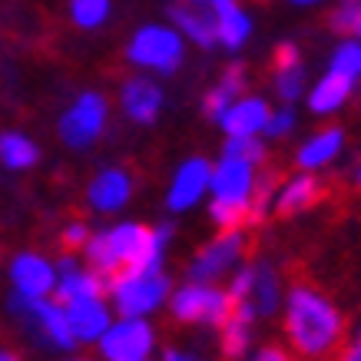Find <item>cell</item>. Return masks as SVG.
<instances>
[{
  "mask_svg": "<svg viewBox=\"0 0 361 361\" xmlns=\"http://www.w3.org/2000/svg\"><path fill=\"white\" fill-rule=\"evenodd\" d=\"M169 17H173L176 27H179L183 33H189V40H196L202 50H209V47L219 44L216 20L206 17L202 11H196V7H189L186 0H183V4H173V7H169Z\"/></svg>",
  "mask_w": 361,
  "mask_h": 361,
  "instance_id": "18",
  "label": "cell"
},
{
  "mask_svg": "<svg viewBox=\"0 0 361 361\" xmlns=\"http://www.w3.org/2000/svg\"><path fill=\"white\" fill-rule=\"evenodd\" d=\"M103 126H106V99L99 93H83L60 120V136H63L66 146L80 149V146H90L97 140Z\"/></svg>",
  "mask_w": 361,
  "mask_h": 361,
  "instance_id": "5",
  "label": "cell"
},
{
  "mask_svg": "<svg viewBox=\"0 0 361 361\" xmlns=\"http://www.w3.org/2000/svg\"><path fill=\"white\" fill-rule=\"evenodd\" d=\"M0 361H20V358H17L13 351H0Z\"/></svg>",
  "mask_w": 361,
  "mask_h": 361,
  "instance_id": "34",
  "label": "cell"
},
{
  "mask_svg": "<svg viewBox=\"0 0 361 361\" xmlns=\"http://www.w3.org/2000/svg\"><path fill=\"white\" fill-rule=\"evenodd\" d=\"M209 179H212V169H209L206 159H189L179 176L173 179V189H169V209H186L192 206L199 196H202V189L209 186Z\"/></svg>",
  "mask_w": 361,
  "mask_h": 361,
  "instance_id": "14",
  "label": "cell"
},
{
  "mask_svg": "<svg viewBox=\"0 0 361 361\" xmlns=\"http://www.w3.org/2000/svg\"><path fill=\"white\" fill-rule=\"evenodd\" d=\"M0 159L11 166V169H27V166H33L40 159V153H37V146H33L27 136H20V133H4V136H0Z\"/></svg>",
  "mask_w": 361,
  "mask_h": 361,
  "instance_id": "24",
  "label": "cell"
},
{
  "mask_svg": "<svg viewBox=\"0 0 361 361\" xmlns=\"http://www.w3.org/2000/svg\"><path fill=\"white\" fill-rule=\"evenodd\" d=\"M103 338V358L106 361H142L153 348V331L136 318H126L110 331L99 335Z\"/></svg>",
  "mask_w": 361,
  "mask_h": 361,
  "instance_id": "8",
  "label": "cell"
},
{
  "mask_svg": "<svg viewBox=\"0 0 361 361\" xmlns=\"http://www.w3.org/2000/svg\"><path fill=\"white\" fill-rule=\"evenodd\" d=\"M169 232H173L169 226H159V229L120 226L113 232H99L97 239L87 242L93 275L103 282L106 292H116L123 282H130L142 272H153Z\"/></svg>",
  "mask_w": 361,
  "mask_h": 361,
  "instance_id": "2",
  "label": "cell"
},
{
  "mask_svg": "<svg viewBox=\"0 0 361 361\" xmlns=\"http://www.w3.org/2000/svg\"><path fill=\"white\" fill-rule=\"evenodd\" d=\"M249 245L252 242L242 235V229H222V235H216V239L192 259V265H189V282H196V285L216 282L232 262H239Z\"/></svg>",
  "mask_w": 361,
  "mask_h": 361,
  "instance_id": "4",
  "label": "cell"
},
{
  "mask_svg": "<svg viewBox=\"0 0 361 361\" xmlns=\"http://www.w3.org/2000/svg\"><path fill=\"white\" fill-rule=\"evenodd\" d=\"M331 70L341 73V77H348V80L361 77V44L358 40H345V44H338V50L331 54Z\"/></svg>",
  "mask_w": 361,
  "mask_h": 361,
  "instance_id": "27",
  "label": "cell"
},
{
  "mask_svg": "<svg viewBox=\"0 0 361 361\" xmlns=\"http://www.w3.org/2000/svg\"><path fill=\"white\" fill-rule=\"evenodd\" d=\"M212 189L216 199H229V202H249L252 192V166L242 159H222V166L212 173Z\"/></svg>",
  "mask_w": 361,
  "mask_h": 361,
  "instance_id": "13",
  "label": "cell"
},
{
  "mask_svg": "<svg viewBox=\"0 0 361 361\" xmlns=\"http://www.w3.org/2000/svg\"><path fill=\"white\" fill-rule=\"evenodd\" d=\"M295 4H315V0H295Z\"/></svg>",
  "mask_w": 361,
  "mask_h": 361,
  "instance_id": "37",
  "label": "cell"
},
{
  "mask_svg": "<svg viewBox=\"0 0 361 361\" xmlns=\"http://www.w3.org/2000/svg\"><path fill=\"white\" fill-rule=\"evenodd\" d=\"M186 4H202V0H186Z\"/></svg>",
  "mask_w": 361,
  "mask_h": 361,
  "instance_id": "38",
  "label": "cell"
},
{
  "mask_svg": "<svg viewBox=\"0 0 361 361\" xmlns=\"http://www.w3.org/2000/svg\"><path fill=\"white\" fill-rule=\"evenodd\" d=\"M355 37H358V40H361V23H358V30H355Z\"/></svg>",
  "mask_w": 361,
  "mask_h": 361,
  "instance_id": "36",
  "label": "cell"
},
{
  "mask_svg": "<svg viewBox=\"0 0 361 361\" xmlns=\"http://www.w3.org/2000/svg\"><path fill=\"white\" fill-rule=\"evenodd\" d=\"M103 295H106V288H103V282H99L97 275L80 272L77 265H73V259L66 255L63 279L56 285V305L66 308V305H73V302H83V298H103Z\"/></svg>",
  "mask_w": 361,
  "mask_h": 361,
  "instance_id": "11",
  "label": "cell"
},
{
  "mask_svg": "<svg viewBox=\"0 0 361 361\" xmlns=\"http://www.w3.org/2000/svg\"><path fill=\"white\" fill-rule=\"evenodd\" d=\"M292 113L288 110H279V113H269V120H265V130H269V136H285V133L292 130Z\"/></svg>",
  "mask_w": 361,
  "mask_h": 361,
  "instance_id": "32",
  "label": "cell"
},
{
  "mask_svg": "<svg viewBox=\"0 0 361 361\" xmlns=\"http://www.w3.org/2000/svg\"><path fill=\"white\" fill-rule=\"evenodd\" d=\"M11 275L17 285V295L23 298H44L56 285L54 269L40 255H17V262L11 265Z\"/></svg>",
  "mask_w": 361,
  "mask_h": 361,
  "instance_id": "10",
  "label": "cell"
},
{
  "mask_svg": "<svg viewBox=\"0 0 361 361\" xmlns=\"http://www.w3.org/2000/svg\"><path fill=\"white\" fill-rule=\"evenodd\" d=\"M226 159H242V163H265V146L259 140H252V136H232L226 142Z\"/></svg>",
  "mask_w": 361,
  "mask_h": 361,
  "instance_id": "28",
  "label": "cell"
},
{
  "mask_svg": "<svg viewBox=\"0 0 361 361\" xmlns=\"http://www.w3.org/2000/svg\"><path fill=\"white\" fill-rule=\"evenodd\" d=\"M163 106V93L156 87L153 80H126V87H123V110L126 116L136 123H153L156 113Z\"/></svg>",
  "mask_w": 361,
  "mask_h": 361,
  "instance_id": "12",
  "label": "cell"
},
{
  "mask_svg": "<svg viewBox=\"0 0 361 361\" xmlns=\"http://www.w3.org/2000/svg\"><path fill=\"white\" fill-rule=\"evenodd\" d=\"M106 13H110V0H73L70 4V17L83 30L99 27V23L106 20Z\"/></svg>",
  "mask_w": 361,
  "mask_h": 361,
  "instance_id": "26",
  "label": "cell"
},
{
  "mask_svg": "<svg viewBox=\"0 0 361 361\" xmlns=\"http://www.w3.org/2000/svg\"><path fill=\"white\" fill-rule=\"evenodd\" d=\"M212 219L219 222L222 229H242V226H252L249 202H229V199H212Z\"/></svg>",
  "mask_w": 361,
  "mask_h": 361,
  "instance_id": "25",
  "label": "cell"
},
{
  "mask_svg": "<svg viewBox=\"0 0 361 361\" xmlns=\"http://www.w3.org/2000/svg\"><path fill=\"white\" fill-rule=\"evenodd\" d=\"M288 66H302V56H298L295 44H279L272 54V73L275 70H288Z\"/></svg>",
  "mask_w": 361,
  "mask_h": 361,
  "instance_id": "31",
  "label": "cell"
},
{
  "mask_svg": "<svg viewBox=\"0 0 361 361\" xmlns=\"http://www.w3.org/2000/svg\"><path fill=\"white\" fill-rule=\"evenodd\" d=\"M275 90H279V97L285 99V103H292V99H298V93H302V66H288V70H275Z\"/></svg>",
  "mask_w": 361,
  "mask_h": 361,
  "instance_id": "29",
  "label": "cell"
},
{
  "mask_svg": "<svg viewBox=\"0 0 361 361\" xmlns=\"http://www.w3.org/2000/svg\"><path fill=\"white\" fill-rule=\"evenodd\" d=\"M252 269V282H249V305L255 315H272L275 302H279V282H275V272L269 269V262H255Z\"/></svg>",
  "mask_w": 361,
  "mask_h": 361,
  "instance_id": "21",
  "label": "cell"
},
{
  "mask_svg": "<svg viewBox=\"0 0 361 361\" xmlns=\"http://www.w3.org/2000/svg\"><path fill=\"white\" fill-rule=\"evenodd\" d=\"M355 189L361 192V163H358V169H355Z\"/></svg>",
  "mask_w": 361,
  "mask_h": 361,
  "instance_id": "35",
  "label": "cell"
},
{
  "mask_svg": "<svg viewBox=\"0 0 361 361\" xmlns=\"http://www.w3.org/2000/svg\"><path fill=\"white\" fill-rule=\"evenodd\" d=\"M229 308V295L209 285H186L173 295V315L179 322H199V325H222Z\"/></svg>",
  "mask_w": 361,
  "mask_h": 361,
  "instance_id": "6",
  "label": "cell"
},
{
  "mask_svg": "<svg viewBox=\"0 0 361 361\" xmlns=\"http://www.w3.org/2000/svg\"><path fill=\"white\" fill-rule=\"evenodd\" d=\"M166 292H169L166 275L159 269H153V272H142L136 279H130V282H123L113 295H116V308H120L123 318H136V315L153 312L166 298Z\"/></svg>",
  "mask_w": 361,
  "mask_h": 361,
  "instance_id": "7",
  "label": "cell"
},
{
  "mask_svg": "<svg viewBox=\"0 0 361 361\" xmlns=\"http://www.w3.org/2000/svg\"><path fill=\"white\" fill-rule=\"evenodd\" d=\"M265 120H269V106L262 99H239L222 113V126L229 136H252L265 130Z\"/></svg>",
  "mask_w": 361,
  "mask_h": 361,
  "instance_id": "19",
  "label": "cell"
},
{
  "mask_svg": "<svg viewBox=\"0 0 361 361\" xmlns=\"http://www.w3.org/2000/svg\"><path fill=\"white\" fill-rule=\"evenodd\" d=\"M209 7L216 11V33H219V44L229 47V50H239L249 37V17L232 4V0H206Z\"/></svg>",
  "mask_w": 361,
  "mask_h": 361,
  "instance_id": "17",
  "label": "cell"
},
{
  "mask_svg": "<svg viewBox=\"0 0 361 361\" xmlns=\"http://www.w3.org/2000/svg\"><path fill=\"white\" fill-rule=\"evenodd\" d=\"M292 288H288V315H285V335L292 348L302 355V361H329L345 338V322L338 308L318 288L302 279L298 265H288Z\"/></svg>",
  "mask_w": 361,
  "mask_h": 361,
  "instance_id": "1",
  "label": "cell"
},
{
  "mask_svg": "<svg viewBox=\"0 0 361 361\" xmlns=\"http://www.w3.org/2000/svg\"><path fill=\"white\" fill-rule=\"evenodd\" d=\"M341 140H345V136H341L338 126H331V130L312 136V140L298 149V166H302V169H318V166L331 163L341 149Z\"/></svg>",
  "mask_w": 361,
  "mask_h": 361,
  "instance_id": "23",
  "label": "cell"
},
{
  "mask_svg": "<svg viewBox=\"0 0 361 361\" xmlns=\"http://www.w3.org/2000/svg\"><path fill=\"white\" fill-rule=\"evenodd\" d=\"M166 361H192L189 355H179V351H166Z\"/></svg>",
  "mask_w": 361,
  "mask_h": 361,
  "instance_id": "33",
  "label": "cell"
},
{
  "mask_svg": "<svg viewBox=\"0 0 361 361\" xmlns=\"http://www.w3.org/2000/svg\"><path fill=\"white\" fill-rule=\"evenodd\" d=\"M325 196H329V186H325L322 179H315V176H298V179H292V183L282 189L279 206H275V216H279V219H292V216L305 212V209L322 206Z\"/></svg>",
  "mask_w": 361,
  "mask_h": 361,
  "instance_id": "9",
  "label": "cell"
},
{
  "mask_svg": "<svg viewBox=\"0 0 361 361\" xmlns=\"http://www.w3.org/2000/svg\"><path fill=\"white\" fill-rule=\"evenodd\" d=\"M133 192V179L130 173H123V169H106V173H99L93 179V186H90V202L103 212H113V209H120Z\"/></svg>",
  "mask_w": 361,
  "mask_h": 361,
  "instance_id": "16",
  "label": "cell"
},
{
  "mask_svg": "<svg viewBox=\"0 0 361 361\" xmlns=\"http://www.w3.org/2000/svg\"><path fill=\"white\" fill-rule=\"evenodd\" d=\"M242 90H245V66L242 63H232L226 73H222L219 87L209 90L206 103H202V113H206L209 120H216V116H222V113L232 106V99L242 97Z\"/></svg>",
  "mask_w": 361,
  "mask_h": 361,
  "instance_id": "20",
  "label": "cell"
},
{
  "mask_svg": "<svg viewBox=\"0 0 361 361\" xmlns=\"http://www.w3.org/2000/svg\"><path fill=\"white\" fill-rule=\"evenodd\" d=\"M90 242V235H87V226H66L63 229V235H60V252L63 255H77V252H83V245Z\"/></svg>",
  "mask_w": 361,
  "mask_h": 361,
  "instance_id": "30",
  "label": "cell"
},
{
  "mask_svg": "<svg viewBox=\"0 0 361 361\" xmlns=\"http://www.w3.org/2000/svg\"><path fill=\"white\" fill-rule=\"evenodd\" d=\"M66 325L73 331V338H99L103 331H106V308L99 298H83V302H73V305H66Z\"/></svg>",
  "mask_w": 361,
  "mask_h": 361,
  "instance_id": "15",
  "label": "cell"
},
{
  "mask_svg": "<svg viewBox=\"0 0 361 361\" xmlns=\"http://www.w3.org/2000/svg\"><path fill=\"white\" fill-rule=\"evenodd\" d=\"M351 90H355V80L329 70V77H322V83L312 90V99H308V103H312L315 113H335L341 103L351 97Z\"/></svg>",
  "mask_w": 361,
  "mask_h": 361,
  "instance_id": "22",
  "label": "cell"
},
{
  "mask_svg": "<svg viewBox=\"0 0 361 361\" xmlns=\"http://www.w3.org/2000/svg\"><path fill=\"white\" fill-rule=\"evenodd\" d=\"M126 56L136 66H149V70H159V73H176L179 63H183V40L169 27H142L133 37Z\"/></svg>",
  "mask_w": 361,
  "mask_h": 361,
  "instance_id": "3",
  "label": "cell"
}]
</instances>
